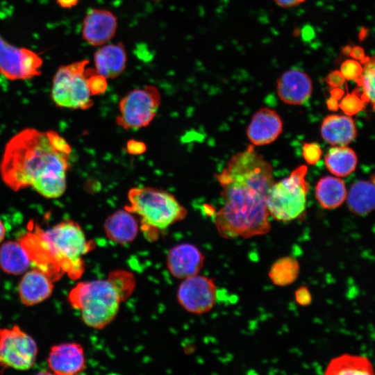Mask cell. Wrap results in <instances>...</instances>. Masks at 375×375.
<instances>
[{
	"mask_svg": "<svg viewBox=\"0 0 375 375\" xmlns=\"http://www.w3.org/2000/svg\"><path fill=\"white\" fill-rule=\"evenodd\" d=\"M223 205L214 215L219 234L249 238L271 229L267 196L274 182L273 168L253 144L234 154L217 175Z\"/></svg>",
	"mask_w": 375,
	"mask_h": 375,
	"instance_id": "cell-1",
	"label": "cell"
},
{
	"mask_svg": "<svg viewBox=\"0 0 375 375\" xmlns=\"http://www.w3.org/2000/svg\"><path fill=\"white\" fill-rule=\"evenodd\" d=\"M71 147L54 131L26 128L7 143L1 163L3 182L12 190L29 186L46 198H58L66 189Z\"/></svg>",
	"mask_w": 375,
	"mask_h": 375,
	"instance_id": "cell-2",
	"label": "cell"
},
{
	"mask_svg": "<svg viewBox=\"0 0 375 375\" xmlns=\"http://www.w3.org/2000/svg\"><path fill=\"white\" fill-rule=\"evenodd\" d=\"M129 203L124 209L141 218L142 228L148 237L158 231L183 219L186 209L166 190L151 188H133L128 193Z\"/></svg>",
	"mask_w": 375,
	"mask_h": 375,
	"instance_id": "cell-3",
	"label": "cell"
},
{
	"mask_svg": "<svg viewBox=\"0 0 375 375\" xmlns=\"http://www.w3.org/2000/svg\"><path fill=\"white\" fill-rule=\"evenodd\" d=\"M122 298L108 280L78 282L69 292L70 305L81 312L88 326L101 329L116 317Z\"/></svg>",
	"mask_w": 375,
	"mask_h": 375,
	"instance_id": "cell-4",
	"label": "cell"
},
{
	"mask_svg": "<svg viewBox=\"0 0 375 375\" xmlns=\"http://www.w3.org/2000/svg\"><path fill=\"white\" fill-rule=\"evenodd\" d=\"M44 234L63 274L72 280L78 279L85 270L83 256L94 247V242L73 220L62 221L44 231Z\"/></svg>",
	"mask_w": 375,
	"mask_h": 375,
	"instance_id": "cell-5",
	"label": "cell"
},
{
	"mask_svg": "<svg viewBox=\"0 0 375 375\" xmlns=\"http://www.w3.org/2000/svg\"><path fill=\"white\" fill-rule=\"evenodd\" d=\"M306 165L295 168L289 176L274 182L267 196L269 215L281 222H290L303 213L309 185L306 179Z\"/></svg>",
	"mask_w": 375,
	"mask_h": 375,
	"instance_id": "cell-6",
	"label": "cell"
},
{
	"mask_svg": "<svg viewBox=\"0 0 375 375\" xmlns=\"http://www.w3.org/2000/svg\"><path fill=\"white\" fill-rule=\"evenodd\" d=\"M89 60L60 65L52 79L51 97L60 108L86 110L93 101L88 88L85 71Z\"/></svg>",
	"mask_w": 375,
	"mask_h": 375,
	"instance_id": "cell-7",
	"label": "cell"
},
{
	"mask_svg": "<svg viewBox=\"0 0 375 375\" xmlns=\"http://www.w3.org/2000/svg\"><path fill=\"white\" fill-rule=\"evenodd\" d=\"M160 101V92L156 85L133 89L120 100V114L115 122L126 130L147 126L156 117Z\"/></svg>",
	"mask_w": 375,
	"mask_h": 375,
	"instance_id": "cell-8",
	"label": "cell"
},
{
	"mask_svg": "<svg viewBox=\"0 0 375 375\" xmlns=\"http://www.w3.org/2000/svg\"><path fill=\"white\" fill-rule=\"evenodd\" d=\"M38 349L35 340L19 326L0 328V366L28 370L35 364Z\"/></svg>",
	"mask_w": 375,
	"mask_h": 375,
	"instance_id": "cell-9",
	"label": "cell"
},
{
	"mask_svg": "<svg viewBox=\"0 0 375 375\" xmlns=\"http://www.w3.org/2000/svg\"><path fill=\"white\" fill-rule=\"evenodd\" d=\"M43 65L40 53L18 47L0 35V74L10 81L31 79L41 75Z\"/></svg>",
	"mask_w": 375,
	"mask_h": 375,
	"instance_id": "cell-10",
	"label": "cell"
},
{
	"mask_svg": "<svg viewBox=\"0 0 375 375\" xmlns=\"http://www.w3.org/2000/svg\"><path fill=\"white\" fill-rule=\"evenodd\" d=\"M176 299L188 312L206 313L215 303L217 287L212 278L198 274L183 279L177 290Z\"/></svg>",
	"mask_w": 375,
	"mask_h": 375,
	"instance_id": "cell-11",
	"label": "cell"
},
{
	"mask_svg": "<svg viewBox=\"0 0 375 375\" xmlns=\"http://www.w3.org/2000/svg\"><path fill=\"white\" fill-rule=\"evenodd\" d=\"M30 224L28 231L19 238V242L35 268L47 274L53 281L59 280L64 274L56 260L44 231L32 222Z\"/></svg>",
	"mask_w": 375,
	"mask_h": 375,
	"instance_id": "cell-12",
	"label": "cell"
},
{
	"mask_svg": "<svg viewBox=\"0 0 375 375\" xmlns=\"http://www.w3.org/2000/svg\"><path fill=\"white\" fill-rule=\"evenodd\" d=\"M117 28V17L111 10L91 8L83 19L81 37L90 45L100 47L115 36Z\"/></svg>",
	"mask_w": 375,
	"mask_h": 375,
	"instance_id": "cell-13",
	"label": "cell"
},
{
	"mask_svg": "<svg viewBox=\"0 0 375 375\" xmlns=\"http://www.w3.org/2000/svg\"><path fill=\"white\" fill-rule=\"evenodd\" d=\"M276 91L285 103L299 106L306 103L312 92V81L303 71L290 69L278 78Z\"/></svg>",
	"mask_w": 375,
	"mask_h": 375,
	"instance_id": "cell-14",
	"label": "cell"
},
{
	"mask_svg": "<svg viewBox=\"0 0 375 375\" xmlns=\"http://www.w3.org/2000/svg\"><path fill=\"white\" fill-rule=\"evenodd\" d=\"M204 262L202 252L189 243L177 244L169 250L167 267L175 278L184 279L198 274Z\"/></svg>",
	"mask_w": 375,
	"mask_h": 375,
	"instance_id": "cell-15",
	"label": "cell"
},
{
	"mask_svg": "<svg viewBox=\"0 0 375 375\" xmlns=\"http://www.w3.org/2000/svg\"><path fill=\"white\" fill-rule=\"evenodd\" d=\"M49 369L58 375H73L85 369V359L83 347L76 342H66L54 345L47 357Z\"/></svg>",
	"mask_w": 375,
	"mask_h": 375,
	"instance_id": "cell-16",
	"label": "cell"
},
{
	"mask_svg": "<svg viewBox=\"0 0 375 375\" xmlns=\"http://www.w3.org/2000/svg\"><path fill=\"white\" fill-rule=\"evenodd\" d=\"M283 121L273 109L262 108L253 115L247 128L248 140L253 146L272 143L283 131Z\"/></svg>",
	"mask_w": 375,
	"mask_h": 375,
	"instance_id": "cell-17",
	"label": "cell"
},
{
	"mask_svg": "<svg viewBox=\"0 0 375 375\" xmlns=\"http://www.w3.org/2000/svg\"><path fill=\"white\" fill-rule=\"evenodd\" d=\"M97 72L107 79H113L124 73L127 64V52L122 42L100 46L93 56Z\"/></svg>",
	"mask_w": 375,
	"mask_h": 375,
	"instance_id": "cell-18",
	"label": "cell"
},
{
	"mask_svg": "<svg viewBox=\"0 0 375 375\" xmlns=\"http://www.w3.org/2000/svg\"><path fill=\"white\" fill-rule=\"evenodd\" d=\"M53 281L41 270L26 272L18 285L21 302L26 306L38 304L48 299L53 291Z\"/></svg>",
	"mask_w": 375,
	"mask_h": 375,
	"instance_id": "cell-19",
	"label": "cell"
},
{
	"mask_svg": "<svg viewBox=\"0 0 375 375\" xmlns=\"http://www.w3.org/2000/svg\"><path fill=\"white\" fill-rule=\"evenodd\" d=\"M320 133L324 141L333 146H344L357 135L353 119L348 115H329L321 125Z\"/></svg>",
	"mask_w": 375,
	"mask_h": 375,
	"instance_id": "cell-20",
	"label": "cell"
},
{
	"mask_svg": "<svg viewBox=\"0 0 375 375\" xmlns=\"http://www.w3.org/2000/svg\"><path fill=\"white\" fill-rule=\"evenodd\" d=\"M103 229L110 240L125 244L132 242L137 236L138 221L132 212L126 209L119 210L106 218Z\"/></svg>",
	"mask_w": 375,
	"mask_h": 375,
	"instance_id": "cell-21",
	"label": "cell"
},
{
	"mask_svg": "<svg viewBox=\"0 0 375 375\" xmlns=\"http://www.w3.org/2000/svg\"><path fill=\"white\" fill-rule=\"evenodd\" d=\"M374 180H359L349 188L347 194L349 210L354 215L365 216L374 208Z\"/></svg>",
	"mask_w": 375,
	"mask_h": 375,
	"instance_id": "cell-22",
	"label": "cell"
},
{
	"mask_svg": "<svg viewBox=\"0 0 375 375\" xmlns=\"http://www.w3.org/2000/svg\"><path fill=\"white\" fill-rule=\"evenodd\" d=\"M347 191L341 178L331 176L321 178L315 187V197L324 209H334L343 203Z\"/></svg>",
	"mask_w": 375,
	"mask_h": 375,
	"instance_id": "cell-23",
	"label": "cell"
},
{
	"mask_svg": "<svg viewBox=\"0 0 375 375\" xmlns=\"http://www.w3.org/2000/svg\"><path fill=\"white\" fill-rule=\"evenodd\" d=\"M326 375H374V367L365 356L344 353L333 358L327 365Z\"/></svg>",
	"mask_w": 375,
	"mask_h": 375,
	"instance_id": "cell-24",
	"label": "cell"
},
{
	"mask_svg": "<svg viewBox=\"0 0 375 375\" xmlns=\"http://www.w3.org/2000/svg\"><path fill=\"white\" fill-rule=\"evenodd\" d=\"M31 261L19 241L9 240L0 246V268L6 274L20 275L30 267Z\"/></svg>",
	"mask_w": 375,
	"mask_h": 375,
	"instance_id": "cell-25",
	"label": "cell"
},
{
	"mask_svg": "<svg viewBox=\"0 0 375 375\" xmlns=\"http://www.w3.org/2000/svg\"><path fill=\"white\" fill-rule=\"evenodd\" d=\"M328 170L338 177H345L353 173L358 164V157L352 149L344 146L330 148L324 158Z\"/></svg>",
	"mask_w": 375,
	"mask_h": 375,
	"instance_id": "cell-26",
	"label": "cell"
},
{
	"mask_svg": "<svg viewBox=\"0 0 375 375\" xmlns=\"http://www.w3.org/2000/svg\"><path fill=\"white\" fill-rule=\"evenodd\" d=\"M299 273V261L292 256H284L272 265L268 275L274 285L287 286L297 279Z\"/></svg>",
	"mask_w": 375,
	"mask_h": 375,
	"instance_id": "cell-27",
	"label": "cell"
},
{
	"mask_svg": "<svg viewBox=\"0 0 375 375\" xmlns=\"http://www.w3.org/2000/svg\"><path fill=\"white\" fill-rule=\"evenodd\" d=\"M361 63L365 64V66L360 77L356 81L362 87L364 100L369 101L374 108L375 81L374 56L366 57Z\"/></svg>",
	"mask_w": 375,
	"mask_h": 375,
	"instance_id": "cell-28",
	"label": "cell"
},
{
	"mask_svg": "<svg viewBox=\"0 0 375 375\" xmlns=\"http://www.w3.org/2000/svg\"><path fill=\"white\" fill-rule=\"evenodd\" d=\"M88 90L92 96L105 92L108 88L107 78L98 74L94 68L86 67L85 71Z\"/></svg>",
	"mask_w": 375,
	"mask_h": 375,
	"instance_id": "cell-29",
	"label": "cell"
},
{
	"mask_svg": "<svg viewBox=\"0 0 375 375\" xmlns=\"http://www.w3.org/2000/svg\"><path fill=\"white\" fill-rule=\"evenodd\" d=\"M363 70L361 62L354 59H347L340 65V71L345 80H358Z\"/></svg>",
	"mask_w": 375,
	"mask_h": 375,
	"instance_id": "cell-30",
	"label": "cell"
},
{
	"mask_svg": "<svg viewBox=\"0 0 375 375\" xmlns=\"http://www.w3.org/2000/svg\"><path fill=\"white\" fill-rule=\"evenodd\" d=\"M339 106L347 114H354L363 106V101L354 92L343 98Z\"/></svg>",
	"mask_w": 375,
	"mask_h": 375,
	"instance_id": "cell-31",
	"label": "cell"
},
{
	"mask_svg": "<svg viewBox=\"0 0 375 375\" xmlns=\"http://www.w3.org/2000/svg\"><path fill=\"white\" fill-rule=\"evenodd\" d=\"M322 149L317 143H303V156L308 164L313 165L319 161L322 156Z\"/></svg>",
	"mask_w": 375,
	"mask_h": 375,
	"instance_id": "cell-32",
	"label": "cell"
},
{
	"mask_svg": "<svg viewBox=\"0 0 375 375\" xmlns=\"http://www.w3.org/2000/svg\"><path fill=\"white\" fill-rule=\"evenodd\" d=\"M294 299L299 305L306 306L310 304L312 298L309 289L306 286L302 285L296 290Z\"/></svg>",
	"mask_w": 375,
	"mask_h": 375,
	"instance_id": "cell-33",
	"label": "cell"
},
{
	"mask_svg": "<svg viewBox=\"0 0 375 375\" xmlns=\"http://www.w3.org/2000/svg\"><path fill=\"white\" fill-rule=\"evenodd\" d=\"M345 81L344 77L340 70L332 71L325 78V81L333 88H339L342 86Z\"/></svg>",
	"mask_w": 375,
	"mask_h": 375,
	"instance_id": "cell-34",
	"label": "cell"
},
{
	"mask_svg": "<svg viewBox=\"0 0 375 375\" xmlns=\"http://www.w3.org/2000/svg\"><path fill=\"white\" fill-rule=\"evenodd\" d=\"M126 147L128 152L131 155L142 154L147 149V147L144 142L135 140H129Z\"/></svg>",
	"mask_w": 375,
	"mask_h": 375,
	"instance_id": "cell-35",
	"label": "cell"
},
{
	"mask_svg": "<svg viewBox=\"0 0 375 375\" xmlns=\"http://www.w3.org/2000/svg\"><path fill=\"white\" fill-rule=\"evenodd\" d=\"M352 59L358 60L359 62L363 61L365 58V53L364 49L360 46H354L351 47V50L349 55Z\"/></svg>",
	"mask_w": 375,
	"mask_h": 375,
	"instance_id": "cell-36",
	"label": "cell"
},
{
	"mask_svg": "<svg viewBox=\"0 0 375 375\" xmlns=\"http://www.w3.org/2000/svg\"><path fill=\"white\" fill-rule=\"evenodd\" d=\"M306 0H274L276 3L283 8H290L303 3Z\"/></svg>",
	"mask_w": 375,
	"mask_h": 375,
	"instance_id": "cell-37",
	"label": "cell"
},
{
	"mask_svg": "<svg viewBox=\"0 0 375 375\" xmlns=\"http://www.w3.org/2000/svg\"><path fill=\"white\" fill-rule=\"evenodd\" d=\"M56 2L62 8L70 9L76 6L79 0H56Z\"/></svg>",
	"mask_w": 375,
	"mask_h": 375,
	"instance_id": "cell-38",
	"label": "cell"
},
{
	"mask_svg": "<svg viewBox=\"0 0 375 375\" xmlns=\"http://www.w3.org/2000/svg\"><path fill=\"white\" fill-rule=\"evenodd\" d=\"M5 235H6V228L2 222L0 221V244L4 240Z\"/></svg>",
	"mask_w": 375,
	"mask_h": 375,
	"instance_id": "cell-39",
	"label": "cell"
},
{
	"mask_svg": "<svg viewBox=\"0 0 375 375\" xmlns=\"http://www.w3.org/2000/svg\"><path fill=\"white\" fill-rule=\"evenodd\" d=\"M343 91L342 90H340V88H335L334 90H333L331 94H332V97H334L335 99H338L340 97L342 96V94H343L342 92Z\"/></svg>",
	"mask_w": 375,
	"mask_h": 375,
	"instance_id": "cell-40",
	"label": "cell"
},
{
	"mask_svg": "<svg viewBox=\"0 0 375 375\" xmlns=\"http://www.w3.org/2000/svg\"><path fill=\"white\" fill-rule=\"evenodd\" d=\"M351 50V47L347 46L342 49V53L349 56Z\"/></svg>",
	"mask_w": 375,
	"mask_h": 375,
	"instance_id": "cell-41",
	"label": "cell"
},
{
	"mask_svg": "<svg viewBox=\"0 0 375 375\" xmlns=\"http://www.w3.org/2000/svg\"><path fill=\"white\" fill-rule=\"evenodd\" d=\"M151 1H163V0H151Z\"/></svg>",
	"mask_w": 375,
	"mask_h": 375,
	"instance_id": "cell-42",
	"label": "cell"
}]
</instances>
